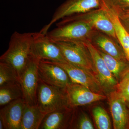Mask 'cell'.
<instances>
[{
  "mask_svg": "<svg viewBox=\"0 0 129 129\" xmlns=\"http://www.w3.org/2000/svg\"><path fill=\"white\" fill-rule=\"evenodd\" d=\"M55 43L60 47L67 62L89 70L97 77L91 56L84 42H60Z\"/></svg>",
  "mask_w": 129,
  "mask_h": 129,
  "instance_id": "8992f818",
  "label": "cell"
},
{
  "mask_svg": "<svg viewBox=\"0 0 129 129\" xmlns=\"http://www.w3.org/2000/svg\"><path fill=\"white\" fill-rule=\"evenodd\" d=\"M21 98H23V92L19 82L0 87L1 106H5L13 101Z\"/></svg>",
  "mask_w": 129,
  "mask_h": 129,
  "instance_id": "ffe728a7",
  "label": "cell"
},
{
  "mask_svg": "<svg viewBox=\"0 0 129 129\" xmlns=\"http://www.w3.org/2000/svg\"><path fill=\"white\" fill-rule=\"evenodd\" d=\"M26 103L23 98L5 105L0 111V120L5 129H21V122Z\"/></svg>",
  "mask_w": 129,
  "mask_h": 129,
  "instance_id": "5bb4252c",
  "label": "cell"
},
{
  "mask_svg": "<svg viewBox=\"0 0 129 129\" xmlns=\"http://www.w3.org/2000/svg\"><path fill=\"white\" fill-rule=\"evenodd\" d=\"M115 89L129 106V71L118 82Z\"/></svg>",
  "mask_w": 129,
  "mask_h": 129,
  "instance_id": "cb8c5ba5",
  "label": "cell"
},
{
  "mask_svg": "<svg viewBox=\"0 0 129 129\" xmlns=\"http://www.w3.org/2000/svg\"><path fill=\"white\" fill-rule=\"evenodd\" d=\"M74 108L68 107L59 109L46 115L40 129H61L68 126L72 119V112Z\"/></svg>",
  "mask_w": 129,
  "mask_h": 129,
  "instance_id": "2e32d148",
  "label": "cell"
},
{
  "mask_svg": "<svg viewBox=\"0 0 129 129\" xmlns=\"http://www.w3.org/2000/svg\"><path fill=\"white\" fill-rule=\"evenodd\" d=\"M109 108L115 129H129V106L116 90L108 96Z\"/></svg>",
  "mask_w": 129,
  "mask_h": 129,
  "instance_id": "7c38bea8",
  "label": "cell"
},
{
  "mask_svg": "<svg viewBox=\"0 0 129 129\" xmlns=\"http://www.w3.org/2000/svg\"><path fill=\"white\" fill-rule=\"evenodd\" d=\"M69 107L85 106L106 99L102 94L93 92L84 86L72 83L64 89Z\"/></svg>",
  "mask_w": 129,
  "mask_h": 129,
  "instance_id": "8fae6325",
  "label": "cell"
},
{
  "mask_svg": "<svg viewBox=\"0 0 129 129\" xmlns=\"http://www.w3.org/2000/svg\"><path fill=\"white\" fill-rule=\"evenodd\" d=\"M119 18L122 24L129 31V15L119 17Z\"/></svg>",
  "mask_w": 129,
  "mask_h": 129,
  "instance_id": "484cf974",
  "label": "cell"
},
{
  "mask_svg": "<svg viewBox=\"0 0 129 129\" xmlns=\"http://www.w3.org/2000/svg\"><path fill=\"white\" fill-rule=\"evenodd\" d=\"M101 7V0H66L56 9L50 22L40 31L46 35L56 22L76 14L85 13Z\"/></svg>",
  "mask_w": 129,
  "mask_h": 129,
  "instance_id": "52a82bcc",
  "label": "cell"
},
{
  "mask_svg": "<svg viewBox=\"0 0 129 129\" xmlns=\"http://www.w3.org/2000/svg\"><path fill=\"white\" fill-rule=\"evenodd\" d=\"M101 6L109 9L119 17L129 15V0H101Z\"/></svg>",
  "mask_w": 129,
  "mask_h": 129,
  "instance_id": "44dd1931",
  "label": "cell"
},
{
  "mask_svg": "<svg viewBox=\"0 0 129 129\" xmlns=\"http://www.w3.org/2000/svg\"><path fill=\"white\" fill-rule=\"evenodd\" d=\"M84 21L98 30L118 40L115 28L105 10L102 7L85 13L73 15L61 19L57 26L75 21Z\"/></svg>",
  "mask_w": 129,
  "mask_h": 129,
  "instance_id": "5b68a950",
  "label": "cell"
},
{
  "mask_svg": "<svg viewBox=\"0 0 129 129\" xmlns=\"http://www.w3.org/2000/svg\"><path fill=\"white\" fill-rule=\"evenodd\" d=\"M91 42L97 48L117 59L128 61L124 51L117 40L98 30L92 36Z\"/></svg>",
  "mask_w": 129,
  "mask_h": 129,
  "instance_id": "9a60e30c",
  "label": "cell"
},
{
  "mask_svg": "<svg viewBox=\"0 0 129 129\" xmlns=\"http://www.w3.org/2000/svg\"><path fill=\"white\" fill-rule=\"evenodd\" d=\"M40 61L32 57L19 79L23 98L26 104H37V90L39 81L38 65Z\"/></svg>",
  "mask_w": 129,
  "mask_h": 129,
  "instance_id": "ba28073f",
  "label": "cell"
},
{
  "mask_svg": "<svg viewBox=\"0 0 129 129\" xmlns=\"http://www.w3.org/2000/svg\"><path fill=\"white\" fill-rule=\"evenodd\" d=\"M76 128L79 129H94L91 120L84 113H82L79 117Z\"/></svg>",
  "mask_w": 129,
  "mask_h": 129,
  "instance_id": "d4e9b609",
  "label": "cell"
},
{
  "mask_svg": "<svg viewBox=\"0 0 129 129\" xmlns=\"http://www.w3.org/2000/svg\"><path fill=\"white\" fill-rule=\"evenodd\" d=\"M97 30L84 21H75L59 26L48 32V38L54 42H85L90 41Z\"/></svg>",
  "mask_w": 129,
  "mask_h": 129,
  "instance_id": "7a4b0ae2",
  "label": "cell"
},
{
  "mask_svg": "<svg viewBox=\"0 0 129 129\" xmlns=\"http://www.w3.org/2000/svg\"><path fill=\"white\" fill-rule=\"evenodd\" d=\"M33 33L14 32L10 38L7 50L1 56L0 61L15 70L19 79L30 61Z\"/></svg>",
  "mask_w": 129,
  "mask_h": 129,
  "instance_id": "6da1fadb",
  "label": "cell"
},
{
  "mask_svg": "<svg viewBox=\"0 0 129 129\" xmlns=\"http://www.w3.org/2000/svg\"><path fill=\"white\" fill-rule=\"evenodd\" d=\"M97 48L108 68L118 83L123 76L129 71V62L117 59Z\"/></svg>",
  "mask_w": 129,
  "mask_h": 129,
  "instance_id": "d6986e66",
  "label": "cell"
},
{
  "mask_svg": "<svg viewBox=\"0 0 129 129\" xmlns=\"http://www.w3.org/2000/svg\"><path fill=\"white\" fill-rule=\"evenodd\" d=\"M46 114L42 113L37 104L29 105L26 104L24 109L21 129H38Z\"/></svg>",
  "mask_w": 129,
  "mask_h": 129,
  "instance_id": "e0dca14e",
  "label": "cell"
},
{
  "mask_svg": "<svg viewBox=\"0 0 129 129\" xmlns=\"http://www.w3.org/2000/svg\"><path fill=\"white\" fill-rule=\"evenodd\" d=\"M19 82V79L14 70L9 64L0 62V87Z\"/></svg>",
  "mask_w": 129,
  "mask_h": 129,
  "instance_id": "7402d4cb",
  "label": "cell"
},
{
  "mask_svg": "<svg viewBox=\"0 0 129 129\" xmlns=\"http://www.w3.org/2000/svg\"><path fill=\"white\" fill-rule=\"evenodd\" d=\"M37 105L46 115L70 107L64 89L49 85L39 79L37 90Z\"/></svg>",
  "mask_w": 129,
  "mask_h": 129,
  "instance_id": "3957f363",
  "label": "cell"
},
{
  "mask_svg": "<svg viewBox=\"0 0 129 129\" xmlns=\"http://www.w3.org/2000/svg\"><path fill=\"white\" fill-rule=\"evenodd\" d=\"M52 62L63 68L67 72L72 83L81 85L93 92L103 94L105 90L98 77L92 72L68 62Z\"/></svg>",
  "mask_w": 129,
  "mask_h": 129,
  "instance_id": "30bf717a",
  "label": "cell"
},
{
  "mask_svg": "<svg viewBox=\"0 0 129 129\" xmlns=\"http://www.w3.org/2000/svg\"><path fill=\"white\" fill-rule=\"evenodd\" d=\"M101 7L112 22L119 43L124 51L127 60L129 62V31L122 24L118 17L109 9L104 6Z\"/></svg>",
  "mask_w": 129,
  "mask_h": 129,
  "instance_id": "ac0fdd59",
  "label": "cell"
},
{
  "mask_svg": "<svg viewBox=\"0 0 129 129\" xmlns=\"http://www.w3.org/2000/svg\"><path fill=\"white\" fill-rule=\"evenodd\" d=\"M38 75L39 79L44 83L63 89L73 83L63 68L50 62H40Z\"/></svg>",
  "mask_w": 129,
  "mask_h": 129,
  "instance_id": "9c48e42d",
  "label": "cell"
},
{
  "mask_svg": "<svg viewBox=\"0 0 129 129\" xmlns=\"http://www.w3.org/2000/svg\"><path fill=\"white\" fill-rule=\"evenodd\" d=\"M89 50L95 69L98 78L104 89H115L118 83L109 70L97 48L90 41L85 42Z\"/></svg>",
  "mask_w": 129,
  "mask_h": 129,
  "instance_id": "4fadbf2b",
  "label": "cell"
},
{
  "mask_svg": "<svg viewBox=\"0 0 129 129\" xmlns=\"http://www.w3.org/2000/svg\"><path fill=\"white\" fill-rule=\"evenodd\" d=\"M31 56L39 61L67 63L61 49L46 35L40 32H33Z\"/></svg>",
  "mask_w": 129,
  "mask_h": 129,
  "instance_id": "277c9868",
  "label": "cell"
},
{
  "mask_svg": "<svg viewBox=\"0 0 129 129\" xmlns=\"http://www.w3.org/2000/svg\"><path fill=\"white\" fill-rule=\"evenodd\" d=\"M92 114L98 129L112 128L110 118L103 108L100 106L95 107L92 111Z\"/></svg>",
  "mask_w": 129,
  "mask_h": 129,
  "instance_id": "603a6c76",
  "label": "cell"
}]
</instances>
